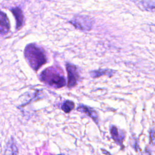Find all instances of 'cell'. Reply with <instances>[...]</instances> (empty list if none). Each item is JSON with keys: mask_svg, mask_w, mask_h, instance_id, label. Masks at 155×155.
Wrapping results in <instances>:
<instances>
[{"mask_svg": "<svg viewBox=\"0 0 155 155\" xmlns=\"http://www.w3.org/2000/svg\"><path fill=\"white\" fill-rule=\"evenodd\" d=\"M5 154H17L18 153V148L15 144L13 140H11L8 142L7 145V147L5 149Z\"/></svg>", "mask_w": 155, "mask_h": 155, "instance_id": "cell-11", "label": "cell"}, {"mask_svg": "<svg viewBox=\"0 0 155 155\" xmlns=\"http://www.w3.org/2000/svg\"><path fill=\"white\" fill-rule=\"evenodd\" d=\"M142 4L144 8L148 11L155 12V1L154 0H142Z\"/></svg>", "mask_w": 155, "mask_h": 155, "instance_id": "cell-10", "label": "cell"}, {"mask_svg": "<svg viewBox=\"0 0 155 155\" xmlns=\"http://www.w3.org/2000/svg\"><path fill=\"white\" fill-rule=\"evenodd\" d=\"M70 22L77 29L82 31L90 30L93 25V19L87 15H76Z\"/></svg>", "mask_w": 155, "mask_h": 155, "instance_id": "cell-3", "label": "cell"}, {"mask_svg": "<svg viewBox=\"0 0 155 155\" xmlns=\"http://www.w3.org/2000/svg\"><path fill=\"white\" fill-rule=\"evenodd\" d=\"M110 133L113 140L117 143L122 145V140L124 139V134L122 133H120L119 132L118 129L115 126L111 127V128H110Z\"/></svg>", "mask_w": 155, "mask_h": 155, "instance_id": "cell-9", "label": "cell"}, {"mask_svg": "<svg viewBox=\"0 0 155 155\" xmlns=\"http://www.w3.org/2000/svg\"><path fill=\"white\" fill-rule=\"evenodd\" d=\"M10 25L7 15L0 11V35L7 33L10 30Z\"/></svg>", "mask_w": 155, "mask_h": 155, "instance_id": "cell-5", "label": "cell"}, {"mask_svg": "<svg viewBox=\"0 0 155 155\" xmlns=\"http://www.w3.org/2000/svg\"><path fill=\"white\" fill-rule=\"evenodd\" d=\"M12 13L15 17L16 21V28L19 29L23 25L24 23V15L21 9L19 7H14L11 10Z\"/></svg>", "mask_w": 155, "mask_h": 155, "instance_id": "cell-7", "label": "cell"}, {"mask_svg": "<svg viewBox=\"0 0 155 155\" xmlns=\"http://www.w3.org/2000/svg\"><path fill=\"white\" fill-rule=\"evenodd\" d=\"M77 110L81 112H82V113L86 114L89 117H90L96 123H97L98 120H99L97 113L92 108L88 107L86 105L81 104L78 106Z\"/></svg>", "mask_w": 155, "mask_h": 155, "instance_id": "cell-6", "label": "cell"}, {"mask_svg": "<svg viewBox=\"0 0 155 155\" xmlns=\"http://www.w3.org/2000/svg\"><path fill=\"white\" fill-rule=\"evenodd\" d=\"M66 69L68 77L67 87L68 88L73 87L77 84V82L79 79V74L77 68L75 65L68 63L66 65Z\"/></svg>", "mask_w": 155, "mask_h": 155, "instance_id": "cell-4", "label": "cell"}, {"mask_svg": "<svg viewBox=\"0 0 155 155\" xmlns=\"http://www.w3.org/2000/svg\"><path fill=\"white\" fill-rule=\"evenodd\" d=\"M39 79L43 83L56 88L65 86L66 82L62 70L56 67L45 68L41 73Z\"/></svg>", "mask_w": 155, "mask_h": 155, "instance_id": "cell-2", "label": "cell"}, {"mask_svg": "<svg viewBox=\"0 0 155 155\" xmlns=\"http://www.w3.org/2000/svg\"><path fill=\"white\" fill-rule=\"evenodd\" d=\"M150 139L152 143L155 145V131L154 130H151L150 132Z\"/></svg>", "mask_w": 155, "mask_h": 155, "instance_id": "cell-13", "label": "cell"}, {"mask_svg": "<svg viewBox=\"0 0 155 155\" xmlns=\"http://www.w3.org/2000/svg\"><path fill=\"white\" fill-rule=\"evenodd\" d=\"M114 74V71L110 69H99L90 72V76L93 78H97L102 76H108L111 77Z\"/></svg>", "mask_w": 155, "mask_h": 155, "instance_id": "cell-8", "label": "cell"}, {"mask_svg": "<svg viewBox=\"0 0 155 155\" xmlns=\"http://www.w3.org/2000/svg\"><path fill=\"white\" fill-rule=\"evenodd\" d=\"M74 108V104L73 101L67 100L62 104L61 108L65 113H69Z\"/></svg>", "mask_w": 155, "mask_h": 155, "instance_id": "cell-12", "label": "cell"}, {"mask_svg": "<svg viewBox=\"0 0 155 155\" xmlns=\"http://www.w3.org/2000/svg\"><path fill=\"white\" fill-rule=\"evenodd\" d=\"M24 56L31 68L35 71H37L47 61L44 50L36 44H30L25 47Z\"/></svg>", "mask_w": 155, "mask_h": 155, "instance_id": "cell-1", "label": "cell"}]
</instances>
